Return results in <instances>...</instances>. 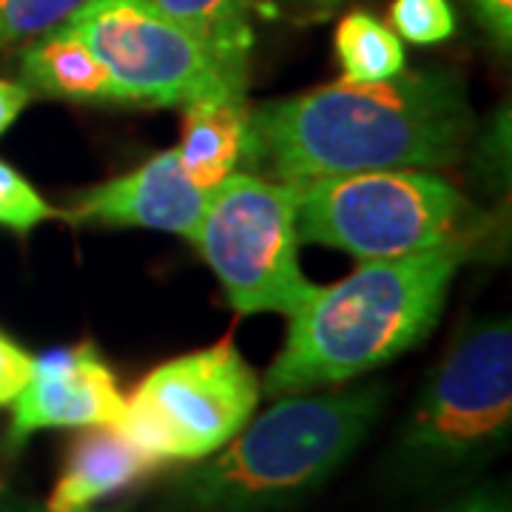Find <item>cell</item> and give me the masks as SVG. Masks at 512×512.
Wrapping results in <instances>:
<instances>
[{
	"label": "cell",
	"mask_w": 512,
	"mask_h": 512,
	"mask_svg": "<svg viewBox=\"0 0 512 512\" xmlns=\"http://www.w3.org/2000/svg\"><path fill=\"white\" fill-rule=\"evenodd\" d=\"M473 131L453 74H396L379 83L339 80L248 111L242 163L299 185L393 168H447Z\"/></svg>",
	"instance_id": "6da1fadb"
},
{
	"label": "cell",
	"mask_w": 512,
	"mask_h": 512,
	"mask_svg": "<svg viewBox=\"0 0 512 512\" xmlns=\"http://www.w3.org/2000/svg\"><path fill=\"white\" fill-rule=\"evenodd\" d=\"M467 248L362 262L339 285L319 288L291 316L285 348L268 370L271 399L328 390L413 350L436 328Z\"/></svg>",
	"instance_id": "7a4b0ae2"
},
{
	"label": "cell",
	"mask_w": 512,
	"mask_h": 512,
	"mask_svg": "<svg viewBox=\"0 0 512 512\" xmlns=\"http://www.w3.org/2000/svg\"><path fill=\"white\" fill-rule=\"evenodd\" d=\"M387 384L328 387L276 399L217 453L168 487V512H274L319 490L370 436Z\"/></svg>",
	"instance_id": "3957f363"
},
{
	"label": "cell",
	"mask_w": 512,
	"mask_h": 512,
	"mask_svg": "<svg viewBox=\"0 0 512 512\" xmlns=\"http://www.w3.org/2000/svg\"><path fill=\"white\" fill-rule=\"evenodd\" d=\"M512 328L490 319L441 359L404 421L390 473L407 487H436L473 473L510 444Z\"/></svg>",
	"instance_id": "277c9868"
},
{
	"label": "cell",
	"mask_w": 512,
	"mask_h": 512,
	"mask_svg": "<svg viewBox=\"0 0 512 512\" xmlns=\"http://www.w3.org/2000/svg\"><path fill=\"white\" fill-rule=\"evenodd\" d=\"M293 188L302 242L339 248L362 262L467 248L470 208L430 171H362Z\"/></svg>",
	"instance_id": "5b68a950"
},
{
	"label": "cell",
	"mask_w": 512,
	"mask_h": 512,
	"mask_svg": "<svg viewBox=\"0 0 512 512\" xmlns=\"http://www.w3.org/2000/svg\"><path fill=\"white\" fill-rule=\"evenodd\" d=\"M191 242L237 313L293 316L319 285L299 268L296 188L262 174H231L208 191Z\"/></svg>",
	"instance_id": "8992f818"
},
{
	"label": "cell",
	"mask_w": 512,
	"mask_h": 512,
	"mask_svg": "<svg viewBox=\"0 0 512 512\" xmlns=\"http://www.w3.org/2000/svg\"><path fill=\"white\" fill-rule=\"evenodd\" d=\"M262 384L231 336L157 365L126 399L117 424L160 461H200L254 419Z\"/></svg>",
	"instance_id": "52a82bcc"
},
{
	"label": "cell",
	"mask_w": 512,
	"mask_h": 512,
	"mask_svg": "<svg viewBox=\"0 0 512 512\" xmlns=\"http://www.w3.org/2000/svg\"><path fill=\"white\" fill-rule=\"evenodd\" d=\"M66 26L100 57L131 103L185 106L220 89L248 92L154 0H83Z\"/></svg>",
	"instance_id": "ba28073f"
},
{
	"label": "cell",
	"mask_w": 512,
	"mask_h": 512,
	"mask_svg": "<svg viewBox=\"0 0 512 512\" xmlns=\"http://www.w3.org/2000/svg\"><path fill=\"white\" fill-rule=\"evenodd\" d=\"M126 396L94 342L52 350L35 359L32 379L12 402L6 447L20 450L40 430L120 424Z\"/></svg>",
	"instance_id": "9c48e42d"
},
{
	"label": "cell",
	"mask_w": 512,
	"mask_h": 512,
	"mask_svg": "<svg viewBox=\"0 0 512 512\" xmlns=\"http://www.w3.org/2000/svg\"><path fill=\"white\" fill-rule=\"evenodd\" d=\"M208 191L188 180L177 148L154 154L148 163L77 194L69 217L106 228H148L194 237Z\"/></svg>",
	"instance_id": "30bf717a"
},
{
	"label": "cell",
	"mask_w": 512,
	"mask_h": 512,
	"mask_svg": "<svg viewBox=\"0 0 512 512\" xmlns=\"http://www.w3.org/2000/svg\"><path fill=\"white\" fill-rule=\"evenodd\" d=\"M163 464L114 424L80 427L66 450L63 470L46 507L55 512L94 507L109 495L143 484Z\"/></svg>",
	"instance_id": "8fae6325"
},
{
	"label": "cell",
	"mask_w": 512,
	"mask_h": 512,
	"mask_svg": "<svg viewBox=\"0 0 512 512\" xmlns=\"http://www.w3.org/2000/svg\"><path fill=\"white\" fill-rule=\"evenodd\" d=\"M20 74L29 92H40L55 100L106 106L131 103V97L120 89V83L100 63V57L74 35L66 20L35 35V40L20 52Z\"/></svg>",
	"instance_id": "7c38bea8"
},
{
	"label": "cell",
	"mask_w": 512,
	"mask_h": 512,
	"mask_svg": "<svg viewBox=\"0 0 512 512\" xmlns=\"http://www.w3.org/2000/svg\"><path fill=\"white\" fill-rule=\"evenodd\" d=\"M245 89H220L185 103L183 143L177 148L188 180L211 191L237 171L248 146Z\"/></svg>",
	"instance_id": "4fadbf2b"
},
{
	"label": "cell",
	"mask_w": 512,
	"mask_h": 512,
	"mask_svg": "<svg viewBox=\"0 0 512 512\" xmlns=\"http://www.w3.org/2000/svg\"><path fill=\"white\" fill-rule=\"evenodd\" d=\"M174 23L194 35L234 83L248 86V57L254 49V0H154Z\"/></svg>",
	"instance_id": "5bb4252c"
},
{
	"label": "cell",
	"mask_w": 512,
	"mask_h": 512,
	"mask_svg": "<svg viewBox=\"0 0 512 512\" xmlns=\"http://www.w3.org/2000/svg\"><path fill=\"white\" fill-rule=\"evenodd\" d=\"M339 66L350 83H379L404 72V46L393 29L365 9H353L339 20L333 35Z\"/></svg>",
	"instance_id": "9a60e30c"
},
{
	"label": "cell",
	"mask_w": 512,
	"mask_h": 512,
	"mask_svg": "<svg viewBox=\"0 0 512 512\" xmlns=\"http://www.w3.org/2000/svg\"><path fill=\"white\" fill-rule=\"evenodd\" d=\"M390 23L404 40L416 46L444 43L458 29L456 9L450 0H393Z\"/></svg>",
	"instance_id": "2e32d148"
},
{
	"label": "cell",
	"mask_w": 512,
	"mask_h": 512,
	"mask_svg": "<svg viewBox=\"0 0 512 512\" xmlns=\"http://www.w3.org/2000/svg\"><path fill=\"white\" fill-rule=\"evenodd\" d=\"M60 211L37 194V188L6 160H0V228L29 234L40 222L55 220Z\"/></svg>",
	"instance_id": "e0dca14e"
},
{
	"label": "cell",
	"mask_w": 512,
	"mask_h": 512,
	"mask_svg": "<svg viewBox=\"0 0 512 512\" xmlns=\"http://www.w3.org/2000/svg\"><path fill=\"white\" fill-rule=\"evenodd\" d=\"M80 3L83 0H0V49L63 23Z\"/></svg>",
	"instance_id": "ac0fdd59"
},
{
	"label": "cell",
	"mask_w": 512,
	"mask_h": 512,
	"mask_svg": "<svg viewBox=\"0 0 512 512\" xmlns=\"http://www.w3.org/2000/svg\"><path fill=\"white\" fill-rule=\"evenodd\" d=\"M32 370H35V356L20 348L6 333H0V407L18 399L20 390L32 379Z\"/></svg>",
	"instance_id": "d6986e66"
},
{
	"label": "cell",
	"mask_w": 512,
	"mask_h": 512,
	"mask_svg": "<svg viewBox=\"0 0 512 512\" xmlns=\"http://www.w3.org/2000/svg\"><path fill=\"white\" fill-rule=\"evenodd\" d=\"M356 0H254V9L265 18L291 20V23H322L342 12Z\"/></svg>",
	"instance_id": "ffe728a7"
},
{
	"label": "cell",
	"mask_w": 512,
	"mask_h": 512,
	"mask_svg": "<svg viewBox=\"0 0 512 512\" xmlns=\"http://www.w3.org/2000/svg\"><path fill=\"white\" fill-rule=\"evenodd\" d=\"M470 9L481 23V29L493 40L501 55L512 49V0H470Z\"/></svg>",
	"instance_id": "44dd1931"
},
{
	"label": "cell",
	"mask_w": 512,
	"mask_h": 512,
	"mask_svg": "<svg viewBox=\"0 0 512 512\" xmlns=\"http://www.w3.org/2000/svg\"><path fill=\"white\" fill-rule=\"evenodd\" d=\"M441 512H512L510 495L498 487H484V490H473L464 498H458Z\"/></svg>",
	"instance_id": "7402d4cb"
},
{
	"label": "cell",
	"mask_w": 512,
	"mask_h": 512,
	"mask_svg": "<svg viewBox=\"0 0 512 512\" xmlns=\"http://www.w3.org/2000/svg\"><path fill=\"white\" fill-rule=\"evenodd\" d=\"M32 100V92L23 86V83H15V80H3L0 77V137L12 128V123L18 120L23 109L29 106Z\"/></svg>",
	"instance_id": "603a6c76"
},
{
	"label": "cell",
	"mask_w": 512,
	"mask_h": 512,
	"mask_svg": "<svg viewBox=\"0 0 512 512\" xmlns=\"http://www.w3.org/2000/svg\"><path fill=\"white\" fill-rule=\"evenodd\" d=\"M15 512H55L49 507H35V504H20L15 501ZM69 512H123V510H97V507H83V510H69Z\"/></svg>",
	"instance_id": "cb8c5ba5"
},
{
	"label": "cell",
	"mask_w": 512,
	"mask_h": 512,
	"mask_svg": "<svg viewBox=\"0 0 512 512\" xmlns=\"http://www.w3.org/2000/svg\"><path fill=\"white\" fill-rule=\"evenodd\" d=\"M0 512H15V501H9L6 495H0Z\"/></svg>",
	"instance_id": "d4e9b609"
}]
</instances>
